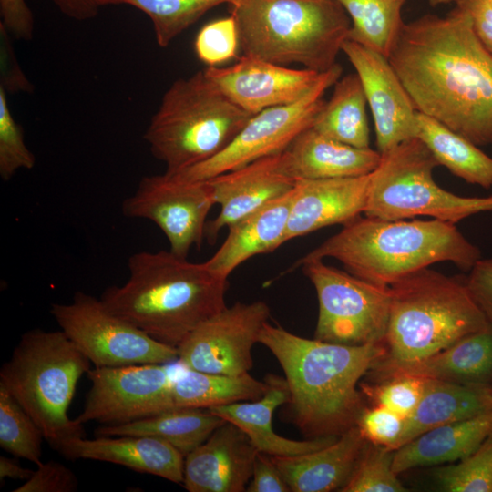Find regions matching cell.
<instances>
[{"mask_svg": "<svg viewBox=\"0 0 492 492\" xmlns=\"http://www.w3.org/2000/svg\"><path fill=\"white\" fill-rule=\"evenodd\" d=\"M487 2L490 5V6L492 7V0H487Z\"/></svg>", "mask_w": 492, "mask_h": 492, "instance_id": "cell-51", "label": "cell"}, {"mask_svg": "<svg viewBox=\"0 0 492 492\" xmlns=\"http://www.w3.org/2000/svg\"><path fill=\"white\" fill-rule=\"evenodd\" d=\"M258 450L237 425L225 421L185 456L183 485L190 492H243Z\"/></svg>", "mask_w": 492, "mask_h": 492, "instance_id": "cell-18", "label": "cell"}, {"mask_svg": "<svg viewBox=\"0 0 492 492\" xmlns=\"http://www.w3.org/2000/svg\"><path fill=\"white\" fill-rule=\"evenodd\" d=\"M439 487L447 492H492V433L458 463L434 471Z\"/></svg>", "mask_w": 492, "mask_h": 492, "instance_id": "cell-37", "label": "cell"}, {"mask_svg": "<svg viewBox=\"0 0 492 492\" xmlns=\"http://www.w3.org/2000/svg\"><path fill=\"white\" fill-rule=\"evenodd\" d=\"M492 433V409L472 418L434 427L395 450L396 475L420 467L459 461Z\"/></svg>", "mask_w": 492, "mask_h": 492, "instance_id": "cell-26", "label": "cell"}, {"mask_svg": "<svg viewBox=\"0 0 492 492\" xmlns=\"http://www.w3.org/2000/svg\"><path fill=\"white\" fill-rule=\"evenodd\" d=\"M77 475L67 466L48 461L41 463L31 477L14 492H74L77 490Z\"/></svg>", "mask_w": 492, "mask_h": 492, "instance_id": "cell-42", "label": "cell"}, {"mask_svg": "<svg viewBox=\"0 0 492 492\" xmlns=\"http://www.w3.org/2000/svg\"><path fill=\"white\" fill-rule=\"evenodd\" d=\"M339 64L324 71L301 99L253 115L234 139L211 159L170 174L187 180H207L259 159L281 153L305 129L311 128L324 104L325 91L341 77Z\"/></svg>", "mask_w": 492, "mask_h": 492, "instance_id": "cell-12", "label": "cell"}, {"mask_svg": "<svg viewBox=\"0 0 492 492\" xmlns=\"http://www.w3.org/2000/svg\"><path fill=\"white\" fill-rule=\"evenodd\" d=\"M490 409L492 385L426 378L416 408L405 419V430L396 449L434 427L472 418Z\"/></svg>", "mask_w": 492, "mask_h": 492, "instance_id": "cell-27", "label": "cell"}, {"mask_svg": "<svg viewBox=\"0 0 492 492\" xmlns=\"http://www.w3.org/2000/svg\"><path fill=\"white\" fill-rule=\"evenodd\" d=\"M239 0H107L108 5H129L145 13L153 24L156 41L168 46L204 14L221 4Z\"/></svg>", "mask_w": 492, "mask_h": 492, "instance_id": "cell-34", "label": "cell"}, {"mask_svg": "<svg viewBox=\"0 0 492 492\" xmlns=\"http://www.w3.org/2000/svg\"><path fill=\"white\" fill-rule=\"evenodd\" d=\"M214 204L209 180H187L165 172L142 178L123 201L122 212L154 222L167 237L169 251L187 259L190 248L201 244Z\"/></svg>", "mask_w": 492, "mask_h": 492, "instance_id": "cell-14", "label": "cell"}, {"mask_svg": "<svg viewBox=\"0 0 492 492\" xmlns=\"http://www.w3.org/2000/svg\"><path fill=\"white\" fill-rule=\"evenodd\" d=\"M456 4L468 11L478 39L492 54V7L487 0H457Z\"/></svg>", "mask_w": 492, "mask_h": 492, "instance_id": "cell-47", "label": "cell"}, {"mask_svg": "<svg viewBox=\"0 0 492 492\" xmlns=\"http://www.w3.org/2000/svg\"><path fill=\"white\" fill-rule=\"evenodd\" d=\"M50 313L95 367L178 360L177 348L153 339L86 292H77L69 303H53Z\"/></svg>", "mask_w": 492, "mask_h": 492, "instance_id": "cell-11", "label": "cell"}, {"mask_svg": "<svg viewBox=\"0 0 492 492\" xmlns=\"http://www.w3.org/2000/svg\"><path fill=\"white\" fill-rule=\"evenodd\" d=\"M348 15L352 40L389 57L404 26L406 0H336Z\"/></svg>", "mask_w": 492, "mask_h": 492, "instance_id": "cell-33", "label": "cell"}, {"mask_svg": "<svg viewBox=\"0 0 492 492\" xmlns=\"http://www.w3.org/2000/svg\"><path fill=\"white\" fill-rule=\"evenodd\" d=\"M342 51L361 80L374 118L377 150L384 154L417 138V111L388 58L349 39Z\"/></svg>", "mask_w": 492, "mask_h": 492, "instance_id": "cell-16", "label": "cell"}, {"mask_svg": "<svg viewBox=\"0 0 492 492\" xmlns=\"http://www.w3.org/2000/svg\"><path fill=\"white\" fill-rule=\"evenodd\" d=\"M65 15L84 21L95 17L107 0H51Z\"/></svg>", "mask_w": 492, "mask_h": 492, "instance_id": "cell-48", "label": "cell"}, {"mask_svg": "<svg viewBox=\"0 0 492 492\" xmlns=\"http://www.w3.org/2000/svg\"><path fill=\"white\" fill-rule=\"evenodd\" d=\"M44 434L19 403L0 385V446L36 466L42 462Z\"/></svg>", "mask_w": 492, "mask_h": 492, "instance_id": "cell-35", "label": "cell"}, {"mask_svg": "<svg viewBox=\"0 0 492 492\" xmlns=\"http://www.w3.org/2000/svg\"><path fill=\"white\" fill-rule=\"evenodd\" d=\"M9 33L6 29L0 25V37H1V84L7 93L19 92V91H31L32 85L24 76L16 62L11 41L9 39Z\"/></svg>", "mask_w": 492, "mask_h": 492, "instance_id": "cell-46", "label": "cell"}, {"mask_svg": "<svg viewBox=\"0 0 492 492\" xmlns=\"http://www.w3.org/2000/svg\"><path fill=\"white\" fill-rule=\"evenodd\" d=\"M91 362L61 330L26 332L0 369L3 386L58 450L84 436L82 424L68 416L77 383Z\"/></svg>", "mask_w": 492, "mask_h": 492, "instance_id": "cell-7", "label": "cell"}, {"mask_svg": "<svg viewBox=\"0 0 492 492\" xmlns=\"http://www.w3.org/2000/svg\"><path fill=\"white\" fill-rule=\"evenodd\" d=\"M294 195L295 187L228 226L225 241L204 264L227 279L251 257L272 252L283 244Z\"/></svg>", "mask_w": 492, "mask_h": 492, "instance_id": "cell-24", "label": "cell"}, {"mask_svg": "<svg viewBox=\"0 0 492 492\" xmlns=\"http://www.w3.org/2000/svg\"><path fill=\"white\" fill-rule=\"evenodd\" d=\"M248 492H288L291 491L272 456L258 452L251 478L247 486Z\"/></svg>", "mask_w": 492, "mask_h": 492, "instance_id": "cell-45", "label": "cell"}, {"mask_svg": "<svg viewBox=\"0 0 492 492\" xmlns=\"http://www.w3.org/2000/svg\"><path fill=\"white\" fill-rule=\"evenodd\" d=\"M381 158L378 150L339 142L313 128L302 131L282 152L283 169L296 181L368 175L377 168Z\"/></svg>", "mask_w": 492, "mask_h": 492, "instance_id": "cell-23", "label": "cell"}, {"mask_svg": "<svg viewBox=\"0 0 492 492\" xmlns=\"http://www.w3.org/2000/svg\"><path fill=\"white\" fill-rule=\"evenodd\" d=\"M224 422L208 409L176 407L122 425H102L95 433L153 436L169 443L186 456Z\"/></svg>", "mask_w": 492, "mask_h": 492, "instance_id": "cell-29", "label": "cell"}, {"mask_svg": "<svg viewBox=\"0 0 492 492\" xmlns=\"http://www.w3.org/2000/svg\"><path fill=\"white\" fill-rule=\"evenodd\" d=\"M87 376L91 384L76 418L79 424L122 425L175 408L176 376L169 364L95 367Z\"/></svg>", "mask_w": 492, "mask_h": 492, "instance_id": "cell-13", "label": "cell"}, {"mask_svg": "<svg viewBox=\"0 0 492 492\" xmlns=\"http://www.w3.org/2000/svg\"><path fill=\"white\" fill-rule=\"evenodd\" d=\"M388 60L417 112L492 145V54L466 9L405 23Z\"/></svg>", "mask_w": 492, "mask_h": 492, "instance_id": "cell-1", "label": "cell"}, {"mask_svg": "<svg viewBox=\"0 0 492 492\" xmlns=\"http://www.w3.org/2000/svg\"><path fill=\"white\" fill-rule=\"evenodd\" d=\"M365 441L395 450L404 433L405 418L381 405L364 407L356 423Z\"/></svg>", "mask_w": 492, "mask_h": 492, "instance_id": "cell-41", "label": "cell"}, {"mask_svg": "<svg viewBox=\"0 0 492 492\" xmlns=\"http://www.w3.org/2000/svg\"><path fill=\"white\" fill-rule=\"evenodd\" d=\"M418 134L439 165L465 181L492 187V158L439 121L417 112Z\"/></svg>", "mask_w": 492, "mask_h": 492, "instance_id": "cell-30", "label": "cell"}, {"mask_svg": "<svg viewBox=\"0 0 492 492\" xmlns=\"http://www.w3.org/2000/svg\"><path fill=\"white\" fill-rule=\"evenodd\" d=\"M395 450L365 442L342 492H405L393 470Z\"/></svg>", "mask_w": 492, "mask_h": 492, "instance_id": "cell-36", "label": "cell"}, {"mask_svg": "<svg viewBox=\"0 0 492 492\" xmlns=\"http://www.w3.org/2000/svg\"><path fill=\"white\" fill-rule=\"evenodd\" d=\"M425 380L413 374H395L384 376L379 384H362L361 388L374 405L384 406L406 419L421 399Z\"/></svg>", "mask_w": 492, "mask_h": 492, "instance_id": "cell-38", "label": "cell"}, {"mask_svg": "<svg viewBox=\"0 0 492 492\" xmlns=\"http://www.w3.org/2000/svg\"><path fill=\"white\" fill-rule=\"evenodd\" d=\"M231 15L244 56L319 73L337 64L351 26L336 0H239Z\"/></svg>", "mask_w": 492, "mask_h": 492, "instance_id": "cell-6", "label": "cell"}, {"mask_svg": "<svg viewBox=\"0 0 492 492\" xmlns=\"http://www.w3.org/2000/svg\"><path fill=\"white\" fill-rule=\"evenodd\" d=\"M366 97L357 74L340 77L313 123L318 133L356 148L369 147Z\"/></svg>", "mask_w": 492, "mask_h": 492, "instance_id": "cell-31", "label": "cell"}, {"mask_svg": "<svg viewBox=\"0 0 492 492\" xmlns=\"http://www.w3.org/2000/svg\"><path fill=\"white\" fill-rule=\"evenodd\" d=\"M451 383L492 385V325L416 363L382 373Z\"/></svg>", "mask_w": 492, "mask_h": 492, "instance_id": "cell-28", "label": "cell"}, {"mask_svg": "<svg viewBox=\"0 0 492 492\" xmlns=\"http://www.w3.org/2000/svg\"><path fill=\"white\" fill-rule=\"evenodd\" d=\"M389 288L385 354L371 369L380 374L427 358L492 325L471 295L465 277L447 276L426 267Z\"/></svg>", "mask_w": 492, "mask_h": 492, "instance_id": "cell-5", "label": "cell"}, {"mask_svg": "<svg viewBox=\"0 0 492 492\" xmlns=\"http://www.w3.org/2000/svg\"><path fill=\"white\" fill-rule=\"evenodd\" d=\"M207 180L212 188L215 204L220 206L217 218L207 222L205 227V236L211 241L222 228L290 192L297 183L286 174L282 152Z\"/></svg>", "mask_w": 492, "mask_h": 492, "instance_id": "cell-19", "label": "cell"}, {"mask_svg": "<svg viewBox=\"0 0 492 492\" xmlns=\"http://www.w3.org/2000/svg\"><path fill=\"white\" fill-rule=\"evenodd\" d=\"M365 442L354 425L319 450L293 456H271L291 491H340L349 479Z\"/></svg>", "mask_w": 492, "mask_h": 492, "instance_id": "cell-25", "label": "cell"}, {"mask_svg": "<svg viewBox=\"0 0 492 492\" xmlns=\"http://www.w3.org/2000/svg\"><path fill=\"white\" fill-rule=\"evenodd\" d=\"M370 174L300 179L291 207L283 243L321 228L346 224L364 213Z\"/></svg>", "mask_w": 492, "mask_h": 492, "instance_id": "cell-20", "label": "cell"}, {"mask_svg": "<svg viewBox=\"0 0 492 492\" xmlns=\"http://www.w3.org/2000/svg\"><path fill=\"white\" fill-rule=\"evenodd\" d=\"M253 115L199 71L173 82L144 134L150 152L175 174L219 154Z\"/></svg>", "mask_w": 492, "mask_h": 492, "instance_id": "cell-8", "label": "cell"}, {"mask_svg": "<svg viewBox=\"0 0 492 492\" xmlns=\"http://www.w3.org/2000/svg\"><path fill=\"white\" fill-rule=\"evenodd\" d=\"M34 470L23 467L17 460L6 456H0V478L26 480Z\"/></svg>", "mask_w": 492, "mask_h": 492, "instance_id": "cell-49", "label": "cell"}, {"mask_svg": "<svg viewBox=\"0 0 492 492\" xmlns=\"http://www.w3.org/2000/svg\"><path fill=\"white\" fill-rule=\"evenodd\" d=\"M36 159L26 147L21 127L15 120L0 87V176L9 180L17 170L34 168Z\"/></svg>", "mask_w": 492, "mask_h": 492, "instance_id": "cell-39", "label": "cell"}, {"mask_svg": "<svg viewBox=\"0 0 492 492\" xmlns=\"http://www.w3.org/2000/svg\"><path fill=\"white\" fill-rule=\"evenodd\" d=\"M1 23L9 35L19 40H31L34 15L25 0H0Z\"/></svg>", "mask_w": 492, "mask_h": 492, "instance_id": "cell-43", "label": "cell"}, {"mask_svg": "<svg viewBox=\"0 0 492 492\" xmlns=\"http://www.w3.org/2000/svg\"><path fill=\"white\" fill-rule=\"evenodd\" d=\"M270 317L265 302H238L196 326L177 347L178 360L190 370L238 375L253 365L252 347Z\"/></svg>", "mask_w": 492, "mask_h": 492, "instance_id": "cell-15", "label": "cell"}, {"mask_svg": "<svg viewBox=\"0 0 492 492\" xmlns=\"http://www.w3.org/2000/svg\"><path fill=\"white\" fill-rule=\"evenodd\" d=\"M324 258L339 261L360 279L389 286L436 262H453L469 272L481 259V252L451 222L386 220L360 215L296 261L292 269Z\"/></svg>", "mask_w": 492, "mask_h": 492, "instance_id": "cell-4", "label": "cell"}, {"mask_svg": "<svg viewBox=\"0 0 492 492\" xmlns=\"http://www.w3.org/2000/svg\"><path fill=\"white\" fill-rule=\"evenodd\" d=\"M239 47L237 25L231 15L205 25L194 42L198 58L208 67H217L235 57Z\"/></svg>", "mask_w": 492, "mask_h": 492, "instance_id": "cell-40", "label": "cell"}, {"mask_svg": "<svg viewBox=\"0 0 492 492\" xmlns=\"http://www.w3.org/2000/svg\"><path fill=\"white\" fill-rule=\"evenodd\" d=\"M465 278L471 295L492 324V258L478 260Z\"/></svg>", "mask_w": 492, "mask_h": 492, "instance_id": "cell-44", "label": "cell"}, {"mask_svg": "<svg viewBox=\"0 0 492 492\" xmlns=\"http://www.w3.org/2000/svg\"><path fill=\"white\" fill-rule=\"evenodd\" d=\"M259 343L283 370L290 419L302 435L339 436L356 425L365 407L357 384L384 356V343H331L301 337L268 322Z\"/></svg>", "mask_w": 492, "mask_h": 492, "instance_id": "cell-2", "label": "cell"}, {"mask_svg": "<svg viewBox=\"0 0 492 492\" xmlns=\"http://www.w3.org/2000/svg\"><path fill=\"white\" fill-rule=\"evenodd\" d=\"M203 71L226 97L251 115L301 99L323 73L292 69L244 55L231 66L208 67Z\"/></svg>", "mask_w": 492, "mask_h": 492, "instance_id": "cell-17", "label": "cell"}, {"mask_svg": "<svg viewBox=\"0 0 492 492\" xmlns=\"http://www.w3.org/2000/svg\"><path fill=\"white\" fill-rule=\"evenodd\" d=\"M266 382L249 373L238 375L209 374L185 368L172 384L174 407L209 409L237 402L251 401L263 395Z\"/></svg>", "mask_w": 492, "mask_h": 492, "instance_id": "cell-32", "label": "cell"}, {"mask_svg": "<svg viewBox=\"0 0 492 492\" xmlns=\"http://www.w3.org/2000/svg\"><path fill=\"white\" fill-rule=\"evenodd\" d=\"M129 277L100 299L113 313L153 339L177 348L201 322L224 309L226 278L204 262L170 251H139L128 261Z\"/></svg>", "mask_w": 492, "mask_h": 492, "instance_id": "cell-3", "label": "cell"}, {"mask_svg": "<svg viewBox=\"0 0 492 492\" xmlns=\"http://www.w3.org/2000/svg\"><path fill=\"white\" fill-rule=\"evenodd\" d=\"M70 460L89 459L113 463L134 471L182 483L185 456L169 443L148 436H96L67 442L59 450Z\"/></svg>", "mask_w": 492, "mask_h": 492, "instance_id": "cell-21", "label": "cell"}, {"mask_svg": "<svg viewBox=\"0 0 492 492\" xmlns=\"http://www.w3.org/2000/svg\"><path fill=\"white\" fill-rule=\"evenodd\" d=\"M429 5H432V6H436V5H446V4H449L451 2H456L457 0H427Z\"/></svg>", "mask_w": 492, "mask_h": 492, "instance_id": "cell-50", "label": "cell"}, {"mask_svg": "<svg viewBox=\"0 0 492 492\" xmlns=\"http://www.w3.org/2000/svg\"><path fill=\"white\" fill-rule=\"evenodd\" d=\"M261 397L210 407L208 410L224 421L241 428L251 439L258 452L272 456H293L319 450L339 436H324L293 440L275 433L272 415L277 407L287 404L289 389L285 379L268 374Z\"/></svg>", "mask_w": 492, "mask_h": 492, "instance_id": "cell-22", "label": "cell"}, {"mask_svg": "<svg viewBox=\"0 0 492 492\" xmlns=\"http://www.w3.org/2000/svg\"><path fill=\"white\" fill-rule=\"evenodd\" d=\"M381 155L370 173L365 216L386 220L429 216L455 224L492 211V196L463 197L436 184L433 170L439 164L420 138L405 140Z\"/></svg>", "mask_w": 492, "mask_h": 492, "instance_id": "cell-9", "label": "cell"}, {"mask_svg": "<svg viewBox=\"0 0 492 492\" xmlns=\"http://www.w3.org/2000/svg\"><path fill=\"white\" fill-rule=\"evenodd\" d=\"M299 267L317 294L314 339L351 346L384 343L391 305L389 286L366 282L323 260Z\"/></svg>", "mask_w": 492, "mask_h": 492, "instance_id": "cell-10", "label": "cell"}]
</instances>
